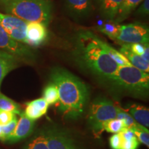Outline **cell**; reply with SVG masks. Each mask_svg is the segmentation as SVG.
<instances>
[{"instance_id":"1","label":"cell","mask_w":149,"mask_h":149,"mask_svg":"<svg viewBox=\"0 0 149 149\" xmlns=\"http://www.w3.org/2000/svg\"><path fill=\"white\" fill-rule=\"evenodd\" d=\"M51 79L58 90L59 111L69 118L79 117L88 101L86 85L71 72L58 67L51 70Z\"/></svg>"},{"instance_id":"2","label":"cell","mask_w":149,"mask_h":149,"mask_svg":"<svg viewBox=\"0 0 149 149\" xmlns=\"http://www.w3.org/2000/svg\"><path fill=\"white\" fill-rule=\"evenodd\" d=\"M76 51L80 60L96 75L113 79L118 66L106 53L102 40L90 31H81L77 35Z\"/></svg>"},{"instance_id":"3","label":"cell","mask_w":149,"mask_h":149,"mask_svg":"<svg viewBox=\"0 0 149 149\" xmlns=\"http://www.w3.org/2000/svg\"><path fill=\"white\" fill-rule=\"evenodd\" d=\"M0 8L26 22H40L45 26L53 17L51 0H0Z\"/></svg>"},{"instance_id":"4","label":"cell","mask_w":149,"mask_h":149,"mask_svg":"<svg viewBox=\"0 0 149 149\" xmlns=\"http://www.w3.org/2000/svg\"><path fill=\"white\" fill-rule=\"evenodd\" d=\"M119 86L130 93L145 95L149 88V74L133 66H119L113 78Z\"/></svg>"},{"instance_id":"5","label":"cell","mask_w":149,"mask_h":149,"mask_svg":"<svg viewBox=\"0 0 149 149\" xmlns=\"http://www.w3.org/2000/svg\"><path fill=\"white\" fill-rule=\"evenodd\" d=\"M117 107L113 102L104 98L96 99L91 103L88 122L97 135L103 132L102 127L104 123L116 118Z\"/></svg>"},{"instance_id":"6","label":"cell","mask_w":149,"mask_h":149,"mask_svg":"<svg viewBox=\"0 0 149 149\" xmlns=\"http://www.w3.org/2000/svg\"><path fill=\"white\" fill-rule=\"evenodd\" d=\"M148 27L144 24L133 23L120 25L116 42L122 44H148Z\"/></svg>"},{"instance_id":"7","label":"cell","mask_w":149,"mask_h":149,"mask_svg":"<svg viewBox=\"0 0 149 149\" xmlns=\"http://www.w3.org/2000/svg\"><path fill=\"white\" fill-rule=\"evenodd\" d=\"M0 50L15 56L20 60L31 61L35 56L29 46L17 42L9 36L0 25Z\"/></svg>"},{"instance_id":"8","label":"cell","mask_w":149,"mask_h":149,"mask_svg":"<svg viewBox=\"0 0 149 149\" xmlns=\"http://www.w3.org/2000/svg\"><path fill=\"white\" fill-rule=\"evenodd\" d=\"M0 25L11 38L28 45L26 22L12 15L0 12Z\"/></svg>"},{"instance_id":"9","label":"cell","mask_w":149,"mask_h":149,"mask_svg":"<svg viewBox=\"0 0 149 149\" xmlns=\"http://www.w3.org/2000/svg\"><path fill=\"white\" fill-rule=\"evenodd\" d=\"M49 149H80L66 133L50 128L43 132Z\"/></svg>"},{"instance_id":"10","label":"cell","mask_w":149,"mask_h":149,"mask_svg":"<svg viewBox=\"0 0 149 149\" xmlns=\"http://www.w3.org/2000/svg\"><path fill=\"white\" fill-rule=\"evenodd\" d=\"M65 10L74 19H83L94 10L93 0H63Z\"/></svg>"},{"instance_id":"11","label":"cell","mask_w":149,"mask_h":149,"mask_svg":"<svg viewBox=\"0 0 149 149\" xmlns=\"http://www.w3.org/2000/svg\"><path fill=\"white\" fill-rule=\"evenodd\" d=\"M46 26L40 22H27L26 39L28 46H39L42 45L48 39Z\"/></svg>"},{"instance_id":"12","label":"cell","mask_w":149,"mask_h":149,"mask_svg":"<svg viewBox=\"0 0 149 149\" xmlns=\"http://www.w3.org/2000/svg\"><path fill=\"white\" fill-rule=\"evenodd\" d=\"M35 121L31 120L26 116L24 113H22L19 120L17 123L13 133L6 139L9 142H17L24 139L33 133L34 128Z\"/></svg>"},{"instance_id":"13","label":"cell","mask_w":149,"mask_h":149,"mask_svg":"<svg viewBox=\"0 0 149 149\" xmlns=\"http://www.w3.org/2000/svg\"><path fill=\"white\" fill-rule=\"evenodd\" d=\"M123 0H93L94 8L102 17L113 21Z\"/></svg>"},{"instance_id":"14","label":"cell","mask_w":149,"mask_h":149,"mask_svg":"<svg viewBox=\"0 0 149 149\" xmlns=\"http://www.w3.org/2000/svg\"><path fill=\"white\" fill-rule=\"evenodd\" d=\"M48 107L49 104L44 98H38L26 104L24 114L29 119L35 121L46 114Z\"/></svg>"},{"instance_id":"15","label":"cell","mask_w":149,"mask_h":149,"mask_svg":"<svg viewBox=\"0 0 149 149\" xmlns=\"http://www.w3.org/2000/svg\"><path fill=\"white\" fill-rule=\"evenodd\" d=\"M19 60L15 56L0 50V86L6 76L18 66Z\"/></svg>"},{"instance_id":"16","label":"cell","mask_w":149,"mask_h":149,"mask_svg":"<svg viewBox=\"0 0 149 149\" xmlns=\"http://www.w3.org/2000/svg\"><path fill=\"white\" fill-rule=\"evenodd\" d=\"M120 52L126 57L128 61L132 66L138 68L141 71L148 73L149 72V63L146 62L141 58V56L134 53L130 51L128 44H122Z\"/></svg>"},{"instance_id":"17","label":"cell","mask_w":149,"mask_h":149,"mask_svg":"<svg viewBox=\"0 0 149 149\" xmlns=\"http://www.w3.org/2000/svg\"><path fill=\"white\" fill-rule=\"evenodd\" d=\"M133 117L135 122L147 128L149 127V110L139 104H133L126 111Z\"/></svg>"},{"instance_id":"18","label":"cell","mask_w":149,"mask_h":149,"mask_svg":"<svg viewBox=\"0 0 149 149\" xmlns=\"http://www.w3.org/2000/svg\"><path fill=\"white\" fill-rule=\"evenodd\" d=\"M142 1L144 0H123L117 15L113 22L119 24L124 21Z\"/></svg>"},{"instance_id":"19","label":"cell","mask_w":149,"mask_h":149,"mask_svg":"<svg viewBox=\"0 0 149 149\" xmlns=\"http://www.w3.org/2000/svg\"><path fill=\"white\" fill-rule=\"evenodd\" d=\"M102 45L104 50L113 61L116 63L118 66H132L130 63L126 58L124 55H122L120 51H117L115 48L112 47L107 42L102 40Z\"/></svg>"},{"instance_id":"20","label":"cell","mask_w":149,"mask_h":149,"mask_svg":"<svg viewBox=\"0 0 149 149\" xmlns=\"http://www.w3.org/2000/svg\"><path fill=\"white\" fill-rule=\"evenodd\" d=\"M0 110L13 112L15 114H22L20 106L1 92H0Z\"/></svg>"},{"instance_id":"21","label":"cell","mask_w":149,"mask_h":149,"mask_svg":"<svg viewBox=\"0 0 149 149\" xmlns=\"http://www.w3.org/2000/svg\"><path fill=\"white\" fill-rule=\"evenodd\" d=\"M120 24L115 23L113 21H109L108 22V23H106L99 26L98 30L103 34L109 37L110 39L115 41L117 35H118L119 31H120Z\"/></svg>"},{"instance_id":"22","label":"cell","mask_w":149,"mask_h":149,"mask_svg":"<svg viewBox=\"0 0 149 149\" xmlns=\"http://www.w3.org/2000/svg\"><path fill=\"white\" fill-rule=\"evenodd\" d=\"M43 98L49 104H55L59 102V93L57 86L51 82L46 86L43 92Z\"/></svg>"},{"instance_id":"23","label":"cell","mask_w":149,"mask_h":149,"mask_svg":"<svg viewBox=\"0 0 149 149\" xmlns=\"http://www.w3.org/2000/svg\"><path fill=\"white\" fill-rule=\"evenodd\" d=\"M126 128V126L124 125V122L122 120L115 118L104 123L102 130L103 131H107L108 133L116 134L120 133Z\"/></svg>"},{"instance_id":"24","label":"cell","mask_w":149,"mask_h":149,"mask_svg":"<svg viewBox=\"0 0 149 149\" xmlns=\"http://www.w3.org/2000/svg\"><path fill=\"white\" fill-rule=\"evenodd\" d=\"M134 135L139 141V143L146 145L147 147L149 146V131L148 129L144 126L137 124L130 129Z\"/></svg>"},{"instance_id":"25","label":"cell","mask_w":149,"mask_h":149,"mask_svg":"<svg viewBox=\"0 0 149 149\" xmlns=\"http://www.w3.org/2000/svg\"><path fill=\"white\" fill-rule=\"evenodd\" d=\"M24 149H49L43 132L30 140Z\"/></svg>"},{"instance_id":"26","label":"cell","mask_w":149,"mask_h":149,"mask_svg":"<svg viewBox=\"0 0 149 149\" xmlns=\"http://www.w3.org/2000/svg\"><path fill=\"white\" fill-rule=\"evenodd\" d=\"M116 118L121 120L124 122V125L126 127L129 129H131L132 128L134 127L136 124H138L135 122L133 117L130 115L128 112H126L125 110H124L122 108L117 106V117Z\"/></svg>"},{"instance_id":"27","label":"cell","mask_w":149,"mask_h":149,"mask_svg":"<svg viewBox=\"0 0 149 149\" xmlns=\"http://www.w3.org/2000/svg\"><path fill=\"white\" fill-rule=\"evenodd\" d=\"M17 123V117H15V118L13 121H11L9 124L4 126H1V128H2V135H3L2 139H1V140L6 141L9 136L13 133V132L14 131L15 128Z\"/></svg>"},{"instance_id":"28","label":"cell","mask_w":149,"mask_h":149,"mask_svg":"<svg viewBox=\"0 0 149 149\" xmlns=\"http://www.w3.org/2000/svg\"><path fill=\"white\" fill-rule=\"evenodd\" d=\"M15 117V114L13 112L0 110V126L6 125Z\"/></svg>"},{"instance_id":"29","label":"cell","mask_w":149,"mask_h":149,"mask_svg":"<svg viewBox=\"0 0 149 149\" xmlns=\"http://www.w3.org/2000/svg\"><path fill=\"white\" fill-rule=\"evenodd\" d=\"M122 139L120 149H137L139 144V141L136 137L130 139Z\"/></svg>"},{"instance_id":"30","label":"cell","mask_w":149,"mask_h":149,"mask_svg":"<svg viewBox=\"0 0 149 149\" xmlns=\"http://www.w3.org/2000/svg\"><path fill=\"white\" fill-rule=\"evenodd\" d=\"M148 44H128V46L132 52L141 56L144 53L145 47Z\"/></svg>"},{"instance_id":"31","label":"cell","mask_w":149,"mask_h":149,"mask_svg":"<svg viewBox=\"0 0 149 149\" xmlns=\"http://www.w3.org/2000/svg\"><path fill=\"white\" fill-rule=\"evenodd\" d=\"M109 142L112 149H120L121 142H122L120 134L116 133L112 135L109 139Z\"/></svg>"},{"instance_id":"32","label":"cell","mask_w":149,"mask_h":149,"mask_svg":"<svg viewBox=\"0 0 149 149\" xmlns=\"http://www.w3.org/2000/svg\"><path fill=\"white\" fill-rule=\"evenodd\" d=\"M149 13V0H144L143 3L140 5L137 10L136 15L139 16H146Z\"/></svg>"},{"instance_id":"33","label":"cell","mask_w":149,"mask_h":149,"mask_svg":"<svg viewBox=\"0 0 149 149\" xmlns=\"http://www.w3.org/2000/svg\"><path fill=\"white\" fill-rule=\"evenodd\" d=\"M141 58L144 59V61H146V62L149 63V46H148V44H147L145 47L144 51L142 55H141Z\"/></svg>"},{"instance_id":"34","label":"cell","mask_w":149,"mask_h":149,"mask_svg":"<svg viewBox=\"0 0 149 149\" xmlns=\"http://www.w3.org/2000/svg\"><path fill=\"white\" fill-rule=\"evenodd\" d=\"M2 128L0 126V139H2Z\"/></svg>"}]
</instances>
